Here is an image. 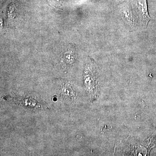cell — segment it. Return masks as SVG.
<instances>
[{"label":"cell","instance_id":"cell-2","mask_svg":"<svg viewBox=\"0 0 156 156\" xmlns=\"http://www.w3.org/2000/svg\"><path fill=\"white\" fill-rule=\"evenodd\" d=\"M120 14L124 22L131 27H134L136 24V17L133 10L128 5L124 4L120 8Z\"/></svg>","mask_w":156,"mask_h":156},{"label":"cell","instance_id":"cell-1","mask_svg":"<svg viewBox=\"0 0 156 156\" xmlns=\"http://www.w3.org/2000/svg\"><path fill=\"white\" fill-rule=\"evenodd\" d=\"M135 17L141 21L145 27L151 20L148 11L147 0H136L134 5Z\"/></svg>","mask_w":156,"mask_h":156}]
</instances>
